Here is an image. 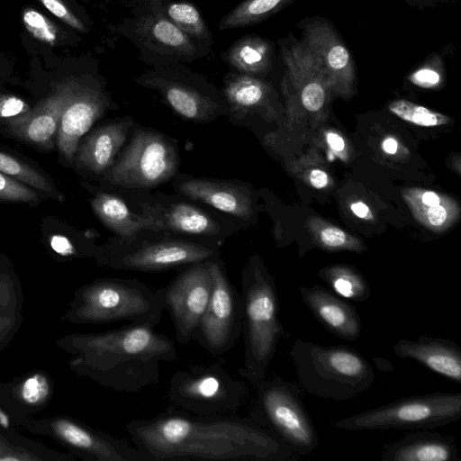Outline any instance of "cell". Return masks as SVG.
<instances>
[{"mask_svg": "<svg viewBox=\"0 0 461 461\" xmlns=\"http://www.w3.org/2000/svg\"><path fill=\"white\" fill-rule=\"evenodd\" d=\"M126 430L149 461H288L292 449L250 417L201 416L167 407L149 419L132 420Z\"/></svg>", "mask_w": 461, "mask_h": 461, "instance_id": "6da1fadb", "label": "cell"}, {"mask_svg": "<svg viewBox=\"0 0 461 461\" xmlns=\"http://www.w3.org/2000/svg\"><path fill=\"white\" fill-rule=\"evenodd\" d=\"M86 370L102 384L137 393L158 384L159 363L177 358L174 341L155 327L131 324L80 338Z\"/></svg>", "mask_w": 461, "mask_h": 461, "instance_id": "7a4b0ae2", "label": "cell"}, {"mask_svg": "<svg viewBox=\"0 0 461 461\" xmlns=\"http://www.w3.org/2000/svg\"><path fill=\"white\" fill-rule=\"evenodd\" d=\"M240 295L244 362L238 373L254 385L266 377L278 340L285 333L278 317L275 282L258 260H249L242 269Z\"/></svg>", "mask_w": 461, "mask_h": 461, "instance_id": "3957f363", "label": "cell"}, {"mask_svg": "<svg viewBox=\"0 0 461 461\" xmlns=\"http://www.w3.org/2000/svg\"><path fill=\"white\" fill-rule=\"evenodd\" d=\"M289 353L299 384L316 397L349 400L368 390L375 379L371 364L345 345L321 346L297 339Z\"/></svg>", "mask_w": 461, "mask_h": 461, "instance_id": "277c9868", "label": "cell"}, {"mask_svg": "<svg viewBox=\"0 0 461 461\" xmlns=\"http://www.w3.org/2000/svg\"><path fill=\"white\" fill-rule=\"evenodd\" d=\"M246 384L221 362L194 365L172 375L168 407L201 416L237 415L248 397Z\"/></svg>", "mask_w": 461, "mask_h": 461, "instance_id": "5b68a950", "label": "cell"}, {"mask_svg": "<svg viewBox=\"0 0 461 461\" xmlns=\"http://www.w3.org/2000/svg\"><path fill=\"white\" fill-rule=\"evenodd\" d=\"M254 386L251 419L279 437L294 454L306 456L318 447V434L298 384L276 375Z\"/></svg>", "mask_w": 461, "mask_h": 461, "instance_id": "8992f818", "label": "cell"}, {"mask_svg": "<svg viewBox=\"0 0 461 461\" xmlns=\"http://www.w3.org/2000/svg\"><path fill=\"white\" fill-rule=\"evenodd\" d=\"M164 311L158 290L136 279L105 278L82 292L77 316L96 323L124 321L155 327Z\"/></svg>", "mask_w": 461, "mask_h": 461, "instance_id": "52a82bcc", "label": "cell"}, {"mask_svg": "<svg viewBox=\"0 0 461 461\" xmlns=\"http://www.w3.org/2000/svg\"><path fill=\"white\" fill-rule=\"evenodd\" d=\"M460 417L461 393L437 392L401 398L342 418L333 426L348 431L429 429L447 426Z\"/></svg>", "mask_w": 461, "mask_h": 461, "instance_id": "ba28073f", "label": "cell"}, {"mask_svg": "<svg viewBox=\"0 0 461 461\" xmlns=\"http://www.w3.org/2000/svg\"><path fill=\"white\" fill-rule=\"evenodd\" d=\"M165 0H139L132 16L118 32L129 38L154 66L190 62L207 54L209 49L183 32L166 14Z\"/></svg>", "mask_w": 461, "mask_h": 461, "instance_id": "9c48e42d", "label": "cell"}, {"mask_svg": "<svg viewBox=\"0 0 461 461\" xmlns=\"http://www.w3.org/2000/svg\"><path fill=\"white\" fill-rule=\"evenodd\" d=\"M179 164L176 146L158 132L138 129L107 174V180L124 187L147 188L169 180Z\"/></svg>", "mask_w": 461, "mask_h": 461, "instance_id": "30bf717a", "label": "cell"}, {"mask_svg": "<svg viewBox=\"0 0 461 461\" xmlns=\"http://www.w3.org/2000/svg\"><path fill=\"white\" fill-rule=\"evenodd\" d=\"M135 81L158 90L184 119L205 122L221 114L223 102L213 86L180 63L155 66Z\"/></svg>", "mask_w": 461, "mask_h": 461, "instance_id": "8fae6325", "label": "cell"}, {"mask_svg": "<svg viewBox=\"0 0 461 461\" xmlns=\"http://www.w3.org/2000/svg\"><path fill=\"white\" fill-rule=\"evenodd\" d=\"M211 298L193 340L218 357L234 348L242 334L243 305L241 295L230 283L220 258L211 261Z\"/></svg>", "mask_w": 461, "mask_h": 461, "instance_id": "7c38bea8", "label": "cell"}, {"mask_svg": "<svg viewBox=\"0 0 461 461\" xmlns=\"http://www.w3.org/2000/svg\"><path fill=\"white\" fill-rule=\"evenodd\" d=\"M211 261L184 268L166 286L157 289L165 310L171 316L176 340L181 345L193 340L209 303L213 285Z\"/></svg>", "mask_w": 461, "mask_h": 461, "instance_id": "4fadbf2b", "label": "cell"}, {"mask_svg": "<svg viewBox=\"0 0 461 461\" xmlns=\"http://www.w3.org/2000/svg\"><path fill=\"white\" fill-rule=\"evenodd\" d=\"M217 258L219 251L214 247L189 240H167L116 248L106 257L105 264L120 270L161 272Z\"/></svg>", "mask_w": 461, "mask_h": 461, "instance_id": "5bb4252c", "label": "cell"}, {"mask_svg": "<svg viewBox=\"0 0 461 461\" xmlns=\"http://www.w3.org/2000/svg\"><path fill=\"white\" fill-rule=\"evenodd\" d=\"M110 107V101L97 85L79 82L66 106L58 129L57 145L62 155L72 160L81 137Z\"/></svg>", "mask_w": 461, "mask_h": 461, "instance_id": "9a60e30c", "label": "cell"}, {"mask_svg": "<svg viewBox=\"0 0 461 461\" xmlns=\"http://www.w3.org/2000/svg\"><path fill=\"white\" fill-rule=\"evenodd\" d=\"M301 24L302 41L320 59L330 83L347 87L353 80L354 60L333 25L319 17Z\"/></svg>", "mask_w": 461, "mask_h": 461, "instance_id": "2e32d148", "label": "cell"}, {"mask_svg": "<svg viewBox=\"0 0 461 461\" xmlns=\"http://www.w3.org/2000/svg\"><path fill=\"white\" fill-rule=\"evenodd\" d=\"M300 294L314 318L329 332L347 341H355L360 337V316L355 306L344 298L320 285L301 287Z\"/></svg>", "mask_w": 461, "mask_h": 461, "instance_id": "e0dca14e", "label": "cell"}, {"mask_svg": "<svg viewBox=\"0 0 461 461\" xmlns=\"http://www.w3.org/2000/svg\"><path fill=\"white\" fill-rule=\"evenodd\" d=\"M77 84L78 81L70 80L58 86L54 93L26 115L9 121L13 133L34 144L50 145L58 131L62 113Z\"/></svg>", "mask_w": 461, "mask_h": 461, "instance_id": "ac0fdd59", "label": "cell"}, {"mask_svg": "<svg viewBox=\"0 0 461 461\" xmlns=\"http://www.w3.org/2000/svg\"><path fill=\"white\" fill-rule=\"evenodd\" d=\"M393 351L400 358L415 360L450 381L461 383V349L454 340L422 335L416 340L400 339Z\"/></svg>", "mask_w": 461, "mask_h": 461, "instance_id": "d6986e66", "label": "cell"}, {"mask_svg": "<svg viewBox=\"0 0 461 461\" xmlns=\"http://www.w3.org/2000/svg\"><path fill=\"white\" fill-rule=\"evenodd\" d=\"M176 190L220 211L246 219L250 212L245 188L231 181L189 177L175 185Z\"/></svg>", "mask_w": 461, "mask_h": 461, "instance_id": "ffe728a7", "label": "cell"}, {"mask_svg": "<svg viewBox=\"0 0 461 461\" xmlns=\"http://www.w3.org/2000/svg\"><path fill=\"white\" fill-rule=\"evenodd\" d=\"M383 461H459L453 438L436 431L419 430L387 445Z\"/></svg>", "mask_w": 461, "mask_h": 461, "instance_id": "44dd1931", "label": "cell"}, {"mask_svg": "<svg viewBox=\"0 0 461 461\" xmlns=\"http://www.w3.org/2000/svg\"><path fill=\"white\" fill-rule=\"evenodd\" d=\"M131 125V120H123L94 131L78 146L75 158L77 165L96 174L109 168L125 143Z\"/></svg>", "mask_w": 461, "mask_h": 461, "instance_id": "7402d4cb", "label": "cell"}, {"mask_svg": "<svg viewBox=\"0 0 461 461\" xmlns=\"http://www.w3.org/2000/svg\"><path fill=\"white\" fill-rule=\"evenodd\" d=\"M143 215L152 222V230H173L194 235H212L219 225L207 213L187 203H173L166 208L143 206Z\"/></svg>", "mask_w": 461, "mask_h": 461, "instance_id": "603a6c76", "label": "cell"}, {"mask_svg": "<svg viewBox=\"0 0 461 461\" xmlns=\"http://www.w3.org/2000/svg\"><path fill=\"white\" fill-rule=\"evenodd\" d=\"M100 221L130 245L136 241L140 230H152L151 221L145 215L133 213L128 205L113 194H98L91 202Z\"/></svg>", "mask_w": 461, "mask_h": 461, "instance_id": "cb8c5ba5", "label": "cell"}, {"mask_svg": "<svg viewBox=\"0 0 461 461\" xmlns=\"http://www.w3.org/2000/svg\"><path fill=\"white\" fill-rule=\"evenodd\" d=\"M274 50L270 41L249 34L232 43L227 51L226 60L237 72L256 77L270 69Z\"/></svg>", "mask_w": 461, "mask_h": 461, "instance_id": "d4e9b609", "label": "cell"}, {"mask_svg": "<svg viewBox=\"0 0 461 461\" xmlns=\"http://www.w3.org/2000/svg\"><path fill=\"white\" fill-rule=\"evenodd\" d=\"M268 91L267 85L253 76L231 71L224 77V96L228 109L235 118L261 105Z\"/></svg>", "mask_w": 461, "mask_h": 461, "instance_id": "484cf974", "label": "cell"}, {"mask_svg": "<svg viewBox=\"0 0 461 461\" xmlns=\"http://www.w3.org/2000/svg\"><path fill=\"white\" fill-rule=\"evenodd\" d=\"M167 16L189 38L210 50L212 34L198 9L186 1L166 4Z\"/></svg>", "mask_w": 461, "mask_h": 461, "instance_id": "4316f807", "label": "cell"}, {"mask_svg": "<svg viewBox=\"0 0 461 461\" xmlns=\"http://www.w3.org/2000/svg\"><path fill=\"white\" fill-rule=\"evenodd\" d=\"M294 0H244L220 22L221 30L258 23L275 14Z\"/></svg>", "mask_w": 461, "mask_h": 461, "instance_id": "83f0119b", "label": "cell"}, {"mask_svg": "<svg viewBox=\"0 0 461 461\" xmlns=\"http://www.w3.org/2000/svg\"><path fill=\"white\" fill-rule=\"evenodd\" d=\"M321 277L336 294L356 303H364L371 295L367 282L351 269L336 267L324 270Z\"/></svg>", "mask_w": 461, "mask_h": 461, "instance_id": "f1b7e54d", "label": "cell"}, {"mask_svg": "<svg viewBox=\"0 0 461 461\" xmlns=\"http://www.w3.org/2000/svg\"><path fill=\"white\" fill-rule=\"evenodd\" d=\"M388 108L403 121L419 126L433 127L449 122V118L443 114L403 99L392 102Z\"/></svg>", "mask_w": 461, "mask_h": 461, "instance_id": "f546056e", "label": "cell"}, {"mask_svg": "<svg viewBox=\"0 0 461 461\" xmlns=\"http://www.w3.org/2000/svg\"><path fill=\"white\" fill-rule=\"evenodd\" d=\"M0 172L41 191L55 193L50 183L40 172L3 152H0Z\"/></svg>", "mask_w": 461, "mask_h": 461, "instance_id": "4dcf8cb0", "label": "cell"}, {"mask_svg": "<svg viewBox=\"0 0 461 461\" xmlns=\"http://www.w3.org/2000/svg\"><path fill=\"white\" fill-rule=\"evenodd\" d=\"M23 21L27 31L36 39L48 44L55 43L57 27L41 13L27 8L23 11Z\"/></svg>", "mask_w": 461, "mask_h": 461, "instance_id": "1f68e13d", "label": "cell"}, {"mask_svg": "<svg viewBox=\"0 0 461 461\" xmlns=\"http://www.w3.org/2000/svg\"><path fill=\"white\" fill-rule=\"evenodd\" d=\"M0 199L34 202L37 200V194L23 182L0 172Z\"/></svg>", "mask_w": 461, "mask_h": 461, "instance_id": "d6a6232c", "label": "cell"}, {"mask_svg": "<svg viewBox=\"0 0 461 461\" xmlns=\"http://www.w3.org/2000/svg\"><path fill=\"white\" fill-rule=\"evenodd\" d=\"M48 393V382L41 375H34L26 379L22 387V397L24 402L30 404L41 402Z\"/></svg>", "mask_w": 461, "mask_h": 461, "instance_id": "836d02e7", "label": "cell"}, {"mask_svg": "<svg viewBox=\"0 0 461 461\" xmlns=\"http://www.w3.org/2000/svg\"><path fill=\"white\" fill-rule=\"evenodd\" d=\"M301 91V101L305 109L310 112L319 111L326 98V85L312 84L304 86Z\"/></svg>", "mask_w": 461, "mask_h": 461, "instance_id": "e575fe53", "label": "cell"}, {"mask_svg": "<svg viewBox=\"0 0 461 461\" xmlns=\"http://www.w3.org/2000/svg\"><path fill=\"white\" fill-rule=\"evenodd\" d=\"M32 109L21 98L14 95L0 96V118L11 120L26 115Z\"/></svg>", "mask_w": 461, "mask_h": 461, "instance_id": "d590c367", "label": "cell"}, {"mask_svg": "<svg viewBox=\"0 0 461 461\" xmlns=\"http://www.w3.org/2000/svg\"><path fill=\"white\" fill-rule=\"evenodd\" d=\"M52 14L59 18L70 27L85 32V26L73 13L63 4L61 0H39Z\"/></svg>", "mask_w": 461, "mask_h": 461, "instance_id": "8d00e7d4", "label": "cell"}, {"mask_svg": "<svg viewBox=\"0 0 461 461\" xmlns=\"http://www.w3.org/2000/svg\"><path fill=\"white\" fill-rule=\"evenodd\" d=\"M410 80L422 87H432L439 83L440 74L433 67L423 66L411 75Z\"/></svg>", "mask_w": 461, "mask_h": 461, "instance_id": "74e56055", "label": "cell"}, {"mask_svg": "<svg viewBox=\"0 0 461 461\" xmlns=\"http://www.w3.org/2000/svg\"><path fill=\"white\" fill-rule=\"evenodd\" d=\"M321 241L330 248L341 247L346 242V233L336 227H327L321 233Z\"/></svg>", "mask_w": 461, "mask_h": 461, "instance_id": "f35d334b", "label": "cell"}, {"mask_svg": "<svg viewBox=\"0 0 461 461\" xmlns=\"http://www.w3.org/2000/svg\"><path fill=\"white\" fill-rule=\"evenodd\" d=\"M50 246L52 249L61 256H71L76 253V249L70 240L62 235H53L50 238Z\"/></svg>", "mask_w": 461, "mask_h": 461, "instance_id": "ab89813d", "label": "cell"}, {"mask_svg": "<svg viewBox=\"0 0 461 461\" xmlns=\"http://www.w3.org/2000/svg\"><path fill=\"white\" fill-rule=\"evenodd\" d=\"M429 221L434 226H440L447 219V211L441 205L430 206L427 212Z\"/></svg>", "mask_w": 461, "mask_h": 461, "instance_id": "60d3db41", "label": "cell"}, {"mask_svg": "<svg viewBox=\"0 0 461 461\" xmlns=\"http://www.w3.org/2000/svg\"><path fill=\"white\" fill-rule=\"evenodd\" d=\"M310 181L315 188H322L328 184V176L321 169H313L310 174Z\"/></svg>", "mask_w": 461, "mask_h": 461, "instance_id": "b9f144b4", "label": "cell"}, {"mask_svg": "<svg viewBox=\"0 0 461 461\" xmlns=\"http://www.w3.org/2000/svg\"><path fill=\"white\" fill-rule=\"evenodd\" d=\"M327 141L330 148L336 151H341L345 147L343 139L336 133L330 132L327 135Z\"/></svg>", "mask_w": 461, "mask_h": 461, "instance_id": "7bdbcfd3", "label": "cell"}, {"mask_svg": "<svg viewBox=\"0 0 461 461\" xmlns=\"http://www.w3.org/2000/svg\"><path fill=\"white\" fill-rule=\"evenodd\" d=\"M422 202L429 206H435L440 203V198L436 193L429 191L422 195Z\"/></svg>", "mask_w": 461, "mask_h": 461, "instance_id": "ee69618b", "label": "cell"}, {"mask_svg": "<svg viewBox=\"0 0 461 461\" xmlns=\"http://www.w3.org/2000/svg\"><path fill=\"white\" fill-rule=\"evenodd\" d=\"M351 210L359 218H366L369 212L368 207L361 202L353 203L351 205Z\"/></svg>", "mask_w": 461, "mask_h": 461, "instance_id": "f6af8a7d", "label": "cell"}, {"mask_svg": "<svg viewBox=\"0 0 461 461\" xmlns=\"http://www.w3.org/2000/svg\"><path fill=\"white\" fill-rule=\"evenodd\" d=\"M383 149L389 154H394L398 149L397 141L393 139H386L383 143Z\"/></svg>", "mask_w": 461, "mask_h": 461, "instance_id": "bcb514c9", "label": "cell"}, {"mask_svg": "<svg viewBox=\"0 0 461 461\" xmlns=\"http://www.w3.org/2000/svg\"><path fill=\"white\" fill-rule=\"evenodd\" d=\"M0 423L5 428L9 424L7 417L2 411H0Z\"/></svg>", "mask_w": 461, "mask_h": 461, "instance_id": "7dc6e473", "label": "cell"}]
</instances>
